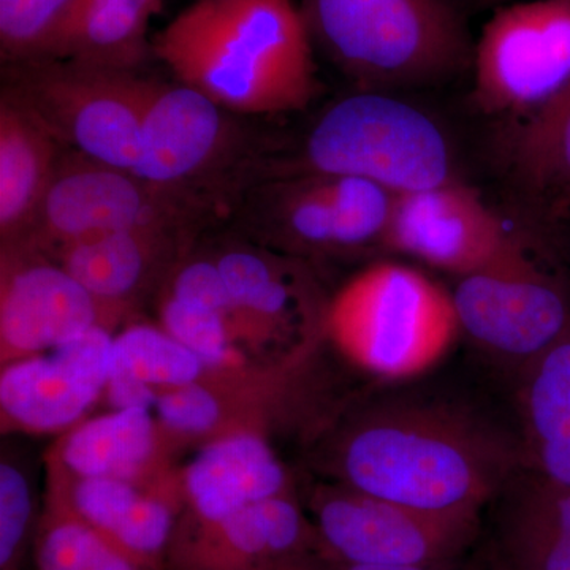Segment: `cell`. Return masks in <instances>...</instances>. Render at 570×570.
<instances>
[{
	"label": "cell",
	"mask_w": 570,
	"mask_h": 570,
	"mask_svg": "<svg viewBox=\"0 0 570 570\" xmlns=\"http://www.w3.org/2000/svg\"><path fill=\"white\" fill-rule=\"evenodd\" d=\"M179 455L149 407L108 409L61 434L45 466L80 479L165 482Z\"/></svg>",
	"instance_id": "obj_22"
},
{
	"label": "cell",
	"mask_w": 570,
	"mask_h": 570,
	"mask_svg": "<svg viewBox=\"0 0 570 570\" xmlns=\"http://www.w3.org/2000/svg\"><path fill=\"white\" fill-rule=\"evenodd\" d=\"M208 366L163 326L130 322L112 337L110 377L104 393L108 409H151L168 390L202 381Z\"/></svg>",
	"instance_id": "obj_28"
},
{
	"label": "cell",
	"mask_w": 570,
	"mask_h": 570,
	"mask_svg": "<svg viewBox=\"0 0 570 570\" xmlns=\"http://www.w3.org/2000/svg\"><path fill=\"white\" fill-rule=\"evenodd\" d=\"M318 553L313 521L298 497L268 499L216 521L181 513L168 570H288Z\"/></svg>",
	"instance_id": "obj_19"
},
{
	"label": "cell",
	"mask_w": 570,
	"mask_h": 570,
	"mask_svg": "<svg viewBox=\"0 0 570 570\" xmlns=\"http://www.w3.org/2000/svg\"><path fill=\"white\" fill-rule=\"evenodd\" d=\"M206 232L209 228L195 220H163L80 243L55 262L96 299L102 325L115 333L134 322L145 303L156 302L176 266Z\"/></svg>",
	"instance_id": "obj_17"
},
{
	"label": "cell",
	"mask_w": 570,
	"mask_h": 570,
	"mask_svg": "<svg viewBox=\"0 0 570 570\" xmlns=\"http://www.w3.org/2000/svg\"><path fill=\"white\" fill-rule=\"evenodd\" d=\"M175 81L250 118L307 110L322 91L292 0H197L153 39Z\"/></svg>",
	"instance_id": "obj_2"
},
{
	"label": "cell",
	"mask_w": 570,
	"mask_h": 570,
	"mask_svg": "<svg viewBox=\"0 0 570 570\" xmlns=\"http://www.w3.org/2000/svg\"><path fill=\"white\" fill-rule=\"evenodd\" d=\"M508 140L509 181L535 219L570 216V82L538 110L515 119Z\"/></svg>",
	"instance_id": "obj_24"
},
{
	"label": "cell",
	"mask_w": 570,
	"mask_h": 570,
	"mask_svg": "<svg viewBox=\"0 0 570 570\" xmlns=\"http://www.w3.org/2000/svg\"><path fill=\"white\" fill-rule=\"evenodd\" d=\"M45 471V508L81 521L138 564L165 570L183 510L175 472L165 482L145 485L119 479L71 478L51 468Z\"/></svg>",
	"instance_id": "obj_20"
},
{
	"label": "cell",
	"mask_w": 570,
	"mask_h": 570,
	"mask_svg": "<svg viewBox=\"0 0 570 570\" xmlns=\"http://www.w3.org/2000/svg\"><path fill=\"white\" fill-rule=\"evenodd\" d=\"M313 460L322 480L444 513H482L524 468L520 439L463 407L409 395L332 415Z\"/></svg>",
	"instance_id": "obj_1"
},
{
	"label": "cell",
	"mask_w": 570,
	"mask_h": 570,
	"mask_svg": "<svg viewBox=\"0 0 570 570\" xmlns=\"http://www.w3.org/2000/svg\"><path fill=\"white\" fill-rule=\"evenodd\" d=\"M66 151L29 112L0 96V245L26 238Z\"/></svg>",
	"instance_id": "obj_27"
},
{
	"label": "cell",
	"mask_w": 570,
	"mask_h": 570,
	"mask_svg": "<svg viewBox=\"0 0 570 570\" xmlns=\"http://www.w3.org/2000/svg\"><path fill=\"white\" fill-rule=\"evenodd\" d=\"M324 174L376 183L395 194L459 179L452 141L436 119L390 91L356 89L287 138L268 176Z\"/></svg>",
	"instance_id": "obj_4"
},
{
	"label": "cell",
	"mask_w": 570,
	"mask_h": 570,
	"mask_svg": "<svg viewBox=\"0 0 570 570\" xmlns=\"http://www.w3.org/2000/svg\"><path fill=\"white\" fill-rule=\"evenodd\" d=\"M485 2H502V0H485Z\"/></svg>",
	"instance_id": "obj_33"
},
{
	"label": "cell",
	"mask_w": 570,
	"mask_h": 570,
	"mask_svg": "<svg viewBox=\"0 0 570 570\" xmlns=\"http://www.w3.org/2000/svg\"><path fill=\"white\" fill-rule=\"evenodd\" d=\"M395 193L366 179L283 174L250 186L223 227L314 265L385 250Z\"/></svg>",
	"instance_id": "obj_6"
},
{
	"label": "cell",
	"mask_w": 570,
	"mask_h": 570,
	"mask_svg": "<svg viewBox=\"0 0 570 570\" xmlns=\"http://www.w3.org/2000/svg\"><path fill=\"white\" fill-rule=\"evenodd\" d=\"M112 337L99 325L63 346L2 365V433L63 434L89 417L110 377Z\"/></svg>",
	"instance_id": "obj_16"
},
{
	"label": "cell",
	"mask_w": 570,
	"mask_h": 570,
	"mask_svg": "<svg viewBox=\"0 0 570 570\" xmlns=\"http://www.w3.org/2000/svg\"><path fill=\"white\" fill-rule=\"evenodd\" d=\"M519 404L524 468L570 487V332L523 367Z\"/></svg>",
	"instance_id": "obj_26"
},
{
	"label": "cell",
	"mask_w": 570,
	"mask_h": 570,
	"mask_svg": "<svg viewBox=\"0 0 570 570\" xmlns=\"http://www.w3.org/2000/svg\"><path fill=\"white\" fill-rule=\"evenodd\" d=\"M487 508L493 570H570V487L523 468Z\"/></svg>",
	"instance_id": "obj_23"
},
{
	"label": "cell",
	"mask_w": 570,
	"mask_h": 570,
	"mask_svg": "<svg viewBox=\"0 0 570 570\" xmlns=\"http://www.w3.org/2000/svg\"><path fill=\"white\" fill-rule=\"evenodd\" d=\"M299 11L313 47L358 89L438 85L472 67L453 0H303Z\"/></svg>",
	"instance_id": "obj_5"
},
{
	"label": "cell",
	"mask_w": 570,
	"mask_h": 570,
	"mask_svg": "<svg viewBox=\"0 0 570 570\" xmlns=\"http://www.w3.org/2000/svg\"><path fill=\"white\" fill-rule=\"evenodd\" d=\"M288 570H449V568H420V566H376V564H354V562H344L332 560L321 553L311 554L305 560L295 562Z\"/></svg>",
	"instance_id": "obj_32"
},
{
	"label": "cell",
	"mask_w": 570,
	"mask_h": 570,
	"mask_svg": "<svg viewBox=\"0 0 570 570\" xmlns=\"http://www.w3.org/2000/svg\"><path fill=\"white\" fill-rule=\"evenodd\" d=\"M307 515L318 553L354 564L449 568L482 532V513L428 512L321 480Z\"/></svg>",
	"instance_id": "obj_9"
},
{
	"label": "cell",
	"mask_w": 570,
	"mask_h": 570,
	"mask_svg": "<svg viewBox=\"0 0 570 570\" xmlns=\"http://www.w3.org/2000/svg\"><path fill=\"white\" fill-rule=\"evenodd\" d=\"M236 306L284 365L317 354L328 341L332 296L314 265L276 253L230 228L204 235Z\"/></svg>",
	"instance_id": "obj_11"
},
{
	"label": "cell",
	"mask_w": 570,
	"mask_h": 570,
	"mask_svg": "<svg viewBox=\"0 0 570 570\" xmlns=\"http://www.w3.org/2000/svg\"><path fill=\"white\" fill-rule=\"evenodd\" d=\"M164 0H75L39 58L141 71L154 58L148 29ZM33 59V58H32Z\"/></svg>",
	"instance_id": "obj_25"
},
{
	"label": "cell",
	"mask_w": 570,
	"mask_h": 570,
	"mask_svg": "<svg viewBox=\"0 0 570 570\" xmlns=\"http://www.w3.org/2000/svg\"><path fill=\"white\" fill-rule=\"evenodd\" d=\"M202 238L179 262L157 296L159 325L200 356L213 373L265 376L295 366L277 360L236 306Z\"/></svg>",
	"instance_id": "obj_15"
},
{
	"label": "cell",
	"mask_w": 570,
	"mask_h": 570,
	"mask_svg": "<svg viewBox=\"0 0 570 570\" xmlns=\"http://www.w3.org/2000/svg\"><path fill=\"white\" fill-rule=\"evenodd\" d=\"M460 332L452 295L411 266L382 262L352 277L328 314V340L376 376H412Z\"/></svg>",
	"instance_id": "obj_8"
},
{
	"label": "cell",
	"mask_w": 570,
	"mask_h": 570,
	"mask_svg": "<svg viewBox=\"0 0 570 570\" xmlns=\"http://www.w3.org/2000/svg\"><path fill=\"white\" fill-rule=\"evenodd\" d=\"M33 570H153L112 547L61 510H41L33 535Z\"/></svg>",
	"instance_id": "obj_29"
},
{
	"label": "cell",
	"mask_w": 570,
	"mask_h": 570,
	"mask_svg": "<svg viewBox=\"0 0 570 570\" xmlns=\"http://www.w3.org/2000/svg\"><path fill=\"white\" fill-rule=\"evenodd\" d=\"M156 82L141 71L33 58L2 63L0 96L29 112L67 149L132 171Z\"/></svg>",
	"instance_id": "obj_7"
},
{
	"label": "cell",
	"mask_w": 570,
	"mask_h": 570,
	"mask_svg": "<svg viewBox=\"0 0 570 570\" xmlns=\"http://www.w3.org/2000/svg\"><path fill=\"white\" fill-rule=\"evenodd\" d=\"M472 102L490 116L520 119L570 82V0L501 6L472 56Z\"/></svg>",
	"instance_id": "obj_10"
},
{
	"label": "cell",
	"mask_w": 570,
	"mask_h": 570,
	"mask_svg": "<svg viewBox=\"0 0 570 570\" xmlns=\"http://www.w3.org/2000/svg\"><path fill=\"white\" fill-rule=\"evenodd\" d=\"M181 82L157 81L142 119L134 174L220 227L242 195L264 179L285 138Z\"/></svg>",
	"instance_id": "obj_3"
},
{
	"label": "cell",
	"mask_w": 570,
	"mask_h": 570,
	"mask_svg": "<svg viewBox=\"0 0 570 570\" xmlns=\"http://www.w3.org/2000/svg\"><path fill=\"white\" fill-rule=\"evenodd\" d=\"M75 0H0V55L3 62L39 58Z\"/></svg>",
	"instance_id": "obj_31"
},
{
	"label": "cell",
	"mask_w": 570,
	"mask_h": 570,
	"mask_svg": "<svg viewBox=\"0 0 570 570\" xmlns=\"http://www.w3.org/2000/svg\"><path fill=\"white\" fill-rule=\"evenodd\" d=\"M453 2H455V0H453Z\"/></svg>",
	"instance_id": "obj_34"
},
{
	"label": "cell",
	"mask_w": 570,
	"mask_h": 570,
	"mask_svg": "<svg viewBox=\"0 0 570 570\" xmlns=\"http://www.w3.org/2000/svg\"><path fill=\"white\" fill-rule=\"evenodd\" d=\"M385 250L455 277L474 275L527 253L504 220L461 178L397 194Z\"/></svg>",
	"instance_id": "obj_14"
},
{
	"label": "cell",
	"mask_w": 570,
	"mask_h": 570,
	"mask_svg": "<svg viewBox=\"0 0 570 570\" xmlns=\"http://www.w3.org/2000/svg\"><path fill=\"white\" fill-rule=\"evenodd\" d=\"M193 450L175 469L184 515L223 520L258 502L295 494L291 471L262 431H230Z\"/></svg>",
	"instance_id": "obj_21"
},
{
	"label": "cell",
	"mask_w": 570,
	"mask_h": 570,
	"mask_svg": "<svg viewBox=\"0 0 570 570\" xmlns=\"http://www.w3.org/2000/svg\"><path fill=\"white\" fill-rule=\"evenodd\" d=\"M461 332L491 355L527 366L570 332V287L523 253L456 277L450 291Z\"/></svg>",
	"instance_id": "obj_13"
},
{
	"label": "cell",
	"mask_w": 570,
	"mask_h": 570,
	"mask_svg": "<svg viewBox=\"0 0 570 570\" xmlns=\"http://www.w3.org/2000/svg\"><path fill=\"white\" fill-rule=\"evenodd\" d=\"M37 480L31 461L3 444L0 459V570H21L39 527Z\"/></svg>",
	"instance_id": "obj_30"
},
{
	"label": "cell",
	"mask_w": 570,
	"mask_h": 570,
	"mask_svg": "<svg viewBox=\"0 0 570 570\" xmlns=\"http://www.w3.org/2000/svg\"><path fill=\"white\" fill-rule=\"evenodd\" d=\"M99 325L96 299L63 266L28 243L0 245L2 365L63 346Z\"/></svg>",
	"instance_id": "obj_18"
},
{
	"label": "cell",
	"mask_w": 570,
	"mask_h": 570,
	"mask_svg": "<svg viewBox=\"0 0 570 570\" xmlns=\"http://www.w3.org/2000/svg\"><path fill=\"white\" fill-rule=\"evenodd\" d=\"M205 223L134 171L67 149L22 242L55 261L63 250L99 236L163 223Z\"/></svg>",
	"instance_id": "obj_12"
}]
</instances>
